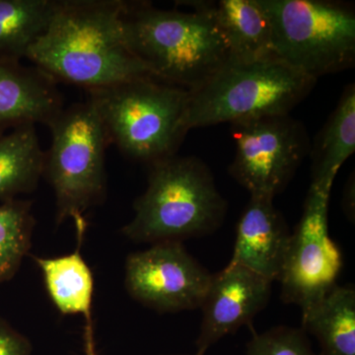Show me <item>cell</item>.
I'll return each instance as SVG.
<instances>
[{"label": "cell", "mask_w": 355, "mask_h": 355, "mask_svg": "<svg viewBox=\"0 0 355 355\" xmlns=\"http://www.w3.org/2000/svg\"><path fill=\"white\" fill-rule=\"evenodd\" d=\"M355 151V85L343 90L333 113L311 146L312 184L331 190L336 174Z\"/></svg>", "instance_id": "cell-17"}, {"label": "cell", "mask_w": 355, "mask_h": 355, "mask_svg": "<svg viewBox=\"0 0 355 355\" xmlns=\"http://www.w3.org/2000/svg\"><path fill=\"white\" fill-rule=\"evenodd\" d=\"M64 108L58 83L48 74L0 60V135L22 125H49Z\"/></svg>", "instance_id": "cell-13"}, {"label": "cell", "mask_w": 355, "mask_h": 355, "mask_svg": "<svg viewBox=\"0 0 355 355\" xmlns=\"http://www.w3.org/2000/svg\"><path fill=\"white\" fill-rule=\"evenodd\" d=\"M84 234L77 233L73 253L53 259L33 257L43 272L44 284L53 304L62 315H83L85 319V355H96L93 334L92 272L81 254Z\"/></svg>", "instance_id": "cell-15"}, {"label": "cell", "mask_w": 355, "mask_h": 355, "mask_svg": "<svg viewBox=\"0 0 355 355\" xmlns=\"http://www.w3.org/2000/svg\"><path fill=\"white\" fill-rule=\"evenodd\" d=\"M48 127L51 144L43 176L55 191L57 224L72 219L76 232H85L86 211L106 197L108 137L87 99L64 108Z\"/></svg>", "instance_id": "cell-6"}, {"label": "cell", "mask_w": 355, "mask_h": 355, "mask_svg": "<svg viewBox=\"0 0 355 355\" xmlns=\"http://www.w3.org/2000/svg\"><path fill=\"white\" fill-rule=\"evenodd\" d=\"M354 176H350L345 184V190L343 196V210L345 216L352 223H354L355 207H354Z\"/></svg>", "instance_id": "cell-23"}, {"label": "cell", "mask_w": 355, "mask_h": 355, "mask_svg": "<svg viewBox=\"0 0 355 355\" xmlns=\"http://www.w3.org/2000/svg\"><path fill=\"white\" fill-rule=\"evenodd\" d=\"M246 345V355H322L313 349L301 328L279 326L256 333Z\"/></svg>", "instance_id": "cell-21"}, {"label": "cell", "mask_w": 355, "mask_h": 355, "mask_svg": "<svg viewBox=\"0 0 355 355\" xmlns=\"http://www.w3.org/2000/svg\"><path fill=\"white\" fill-rule=\"evenodd\" d=\"M110 144L150 166L177 155L187 133L186 89L142 77L86 91Z\"/></svg>", "instance_id": "cell-4"}, {"label": "cell", "mask_w": 355, "mask_h": 355, "mask_svg": "<svg viewBox=\"0 0 355 355\" xmlns=\"http://www.w3.org/2000/svg\"><path fill=\"white\" fill-rule=\"evenodd\" d=\"M123 7L121 0H58L26 58L55 83L86 91L153 77L125 42Z\"/></svg>", "instance_id": "cell-1"}, {"label": "cell", "mask_w": 355, "mask_h": 355, "mask_svg": "<svg viewBox=\"0 0 355 355\" xmlns=\"http://www.w3.org/2000/svg\"><path fill=\"white\" fill-rule=\"evenodd\" d=\"M44 153L36 125H22L0 135V200L31 193L44 175Z\"/></svg>", "instance_id": "cell-18"}, {"label": "cell", "mask_w": 355, "mask_h": 355, "mask_svg": "<svg viewBox=\"0 0 355 355\" xmlns=\"http://www.w3.org/2000/svg\"><path fill=\"white\" fill-rule=\"evenodd\" d=\"M231 132L236 153L228 172L250 196L282 193L312 146L305 125L289 114L236 121Z\"/></svg>", "instance_id": "cell-8"}, {"label": "cell", "mask_w": 355, "mask_h": 355, "mask_svg": "<svg viewBox=\"0 0 355 355\" xmlns=\"http://www.w3.org/2000/svg\"><path fill=\"white\" fill-rule=\"evenodd\" d=\"M35 218L31 200L0 205V282L12 279L31 247Z\"/></svg>", "instance_id": "cell-20"}, {"label": "cell", "mask_w": 355, "mask_h": 355, "mask_svg": "<svg viewBox=\"0 0 355 355\" xmlns=\"http://www.w3.org/2000/svg\"><path fill=\"white\" fill-rule=\"evenodd\" d=\"M291 232L273 198L250 196L236 230L231 265L279 282Z\"/></svg>", "instance_id": "cell-12"}, {"label": "cell", "mask_w": 355, "mask_h": 355, "mask_svg": "<svg viewBox=\"0 0 355 355\" xmlns=\"http://www.w3.org/2000/svg\"><path fill=\"white\" fill-rule=\"evenodd\" d=\"M189 11L166 10L148 1H123V35L151 76L193 91L229 60L225 42L202 9L178 2Z\"/></svg>", "instance_id": "cell-2"}, {"label": "cell", "mask_w": 355, "mask_h": 355, "mask_svg": "<svg viewBox=\"0 0 355 355\" xmlns=\"http://www.w3.org/2000/svg\"><path fill=\"white\" fill-rule=\"evenodd\" d=\"M146 191L133 203L135 216L123 229L135 243L182 242L214 234L228 205L209 166L196 156H179L148 166Z\"/></svg>", "instance_id": "cell-3"}, {"label": "cell", "mask_w": 355, "mask_h": 355, "mask_svg": "<svg viewBox=\"0 0 355 355\" xmlns=\"http://www.w3.org/2000/svg\"><path fill=\"white\" fill-rule=\"evenodd\" d=\"M31 343L0 318V355H32Z\"/></svg>", "instance_id": "cell-22"}, {"label": "cell", "mask_w": 355, "mask_h": 355, "mask_svg": "<svg viewBox=\"0 0 355 355\" xmlns=\"http://www.w3.org/2000/svg\"><path fill=\"white\" fill-rule=\"evenodd\" d=\"M272 284L270 280L231 263L212 275L200 308L202 319L195 355H205L243 326L252 328L254 318L270 302Z\"/></svg>", "instance_id": "cell-11"}, {"label": "cell", "mask_w": 355, "mask_h": 355, "mask_svg": "<svg viewBox=\"0 0 355 355\" xmlns=\"http://www.w3.org/2000/svg\"><path fill=\"white\" fill-rule=\"evenodd\" d=\"M331 191L311 184L302 216L291 232L279 279L286 304L302 309L338 284L343 256L329 233Z\"/></svg>", "instance_id": "cell-9"}, {"label": "cell", "mask_w": 355, "mask_h": 355, "mask_svg": "<svg viewBox=\"0 0 355 355\" xmlns=\"http://www.w3.org/2000/svg\"><path fill=\"white\" fill-rule=\"evenodd\" d=\"M211 277L182 242L154 244L125 263L130 295L161 314L200 308Z\"/></svg>", "instance_id": "cell-10"}, {"label": "cell", "mask_w": 355, "mask_h": 355, "mask_svg": "<svg viewBox=\"0 0 355 355\" xmlns=\"http://www.w3.org/2000/svg\"><path fill=\"white\" fill-rule=\"evenodd\" d=\"M316 83L279 58L228 60L200 87L189 91L187 128L289 114Z\"/></svg>", "instance_id": "cell-5"}, {"label": "cell", "mask_w": 355, "mask_h": 355, "mask_svg": "<svg viewBox=\"0 0 355 355\" xmlns=\"http://www.w3.org/2000/svg\"><path fill=\"white\" fill-rule=\"evenodd\" d=\"M272 28L275 58L318 80L355 64V11L327 0H258Z\"/></svg>", "instance_id": "cell-7"}, {"label": "cell", "mask_w": 355, "mask_h": 355, "mask_svg": "<svg viewBox=\"0 0 355 355\" xmlns=\"http://www.w3.org/2000/svg\"><path fill=\"white\" fill-rule=\"evenodd\" d=\"M301 311V329L316 338L322 355H355V288L352 284H336Z\"/></svg>", "instance_id": "cell-16"}, {"label": "cell", "mask_w": 355, "mask_h": 355, "mask_svg": "<svg viewBox=\"0 0 355 355\" xmlns=\"http://www.w3.org/2000/svg\"><path fill=\"white\" fill-rule=\"evenodd\" d=\"M187 2L209 14L225 42L229 60L247 62L275 58L270 21L258 0Z\"/></svg>", "instance_id": "cell-14"}, {"label": "cell", "mask_w": 355, "mask_h": 355, "mask_svg": "<svg viewBox=\"0 0 355 355\" xmlns=\"http://www.w3.org/2000/svg\"><path fill=\"white\" fill-rule=\"evenodd\" d=\"M172 355H184V354H172Z\"/></svg>", "instance_id": "cell-24"}, {"label": "cell", "mask_w": 355, "mask_h": 355, "mask_svg": "<svg viewBox=\"0 0 355 355\" xmlns=\"http://www.w3.org/2000/svg\"><path fill=\"white\" fill-rule=\"evenodd\" d=\"M58 0H0V60L20 62L48 29Z\"/></svg>", "instance_id": "cell-19"}]
</instances>
